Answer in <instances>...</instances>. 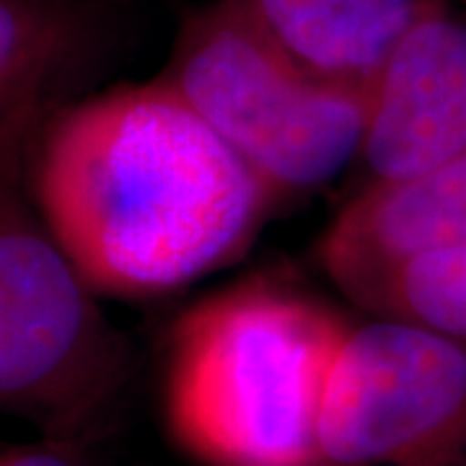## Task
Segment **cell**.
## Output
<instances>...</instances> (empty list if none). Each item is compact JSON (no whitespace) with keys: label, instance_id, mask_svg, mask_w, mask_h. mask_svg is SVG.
<instances>
[{"label":"cell","instance_id":"4","mask_svg":"<svg viewBox=\"0 0 466 466\" xmlns=\"http://www.w3.org/2000/svg\"><path fill=\"white\" fill-rule=\"evenodd\" d=\"M161 76L275 202L321 189L360 156L368 94L309 76L247 0L192 11Z\"/></svg>","mask_w":466,"mask_h":466},{"label":"cell","instance_id":"12","mask_svg":"<svg viewBox=\"0 0 466 466\" xmlns=\"http://www.w3.org/2000/svg\"><path fill=\"white\" fill-rule=\"evenodd\" d=\"M461 3H466V0H461Z\"/></svg>","mask_w":466,"mask_h":466},{"label":"cell","instance_id":"6","mask_svg":"<svg viewBox=\"0 0 466 466\" xmlns=\"http://www.w3.org/2000/svg\"><path fill=\"white\" fill-rule=\"evenodd\" d=\"M466 153V18L443 8L401 39L368 88L358 161L370 187H400Z\"/></svg>","mask_w":466,"mask_h":466},{"label":"cell","instance_id":"13","mask_svg":"<svg viewBox=\"0 0 466 466\" xmlns=\"http://www.w3.org/2000/svg\"><path fill=\"white\" fill-rule=\"evenodd\" d=\"M96 3H99V0H96Z\"/></svg>","mask_w":466,"mask_h":466},{"label":"cell","instance_id":"5","mask_svg":"<svg viewBox=\"0 0 466 466\" xmlns=\"http://www.w3.org/2000/svg\"><path fill=\"white\" fill-rule=\"evenodd\" d=\"M317 446L319 466H466V339L400 317L348 321Z\"/></svg>","mask_w":466,"mask_h":466},{"label":"cell","instance_id":"3","mask_svg":"<svg viewBox=\"0 0 466 466\" xmlns=\"http://www.w3.org/2000/svg\"><path fill=\"white\" fill-rule=\"evenodd\" d=\"M63 101L34 94L0 122V415L86 451L115 431L137 360L32 195V137Z\"/></svg>","mask_w":466,"mask_h":466},{"label":"cell","instance_id":"9","mask_svg":"<svg viewBox=\"0 0 466 466\" xmlns=\"http://www.w3.org/2000/svg\"><path fill=\"white\" fill-rule=\"evenodd\" d=\"M101 32L96 0H0V122L34 94L66 96Z\"/></svg>","mask_w":466,"mask_h":466},{"label":"cell","instance_id":"2","mask_svg":"<svg viewBox=\"0 0 466 466\" xmlns=\"http://www.w3.org/2000/svg\"><path fill=\"white\" fill-rule=\"evenodd\" d=\"M348 319L254 275L189 306L164 345V415L208 466H319L321 389Z\"/></svg>","mask_w":466,"mask_h":466},{"label":"cell","instance_id":"7","mask_svg":"<svg viewBox=\"0 0 466 466\" xmlns=\"http://www.w3.org/2000/svg\"><path fill=\"white\" fill-rule=\"evenodd\" d=\"M466 244V153L417 182L360 189L319 236L317 262L339 290L415 251Z\"/></svg>","mask_w":466,"mask_h":466},{"label":"cell","instance_id":"11","mask_svg":"<svg viewBox=\"0 0 466 466\" xmlns=\"http://www.w3.org/2000/svg\"><path fill=\"white\" fill-rule=\"evenodd\" d=\"M0 466H84V449L47 438L34 443L0 441Z\"/></svg>","mask_w":466,"mask_h":466},{"label":"cell","instance_id":"8","mask_svg":"<svg viewBox=\"0 0 466 466\" xmlns=\"http://www.w3.org/2000/svg\"><path fill=\"white\" fill-rule=\"evenodd\" d=\"M267 36L319 81L368 94L420 21L451 0H247Z\"/></svg>","mask_w":466,"mask_h":466},{"label":"cell","instance_id":"1","mask_svg":"<svg viewBox=\"0 0 466 466\" xmlns=\"http://www.w3.org/2000/svg\"><path fill=\"white\" fill-rule=\"evenodd\" d=\"M29 184L91 290L133 300L233 262L278 205L161 73L57 104Z\"/></svg>","mask_w":466,"mask_h":466},{"label":"cell","instance_id":"10","mask_svg":"<svg viewBox=\"0 0 466 466\" xmlns=\"http://www.w3.org/2000/svg\"><path fill=\"white\" fill-rule=\"evenodd\" d=\"M342 293L368 314L410 319L466 339V244L400 257Z\"/></svg>","mask_w":466,"mask_h":466}]
</instances>
